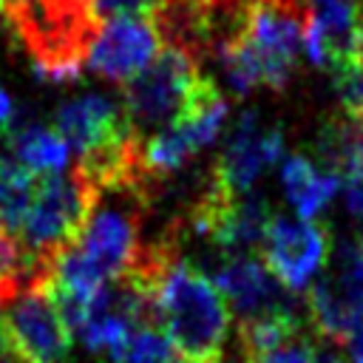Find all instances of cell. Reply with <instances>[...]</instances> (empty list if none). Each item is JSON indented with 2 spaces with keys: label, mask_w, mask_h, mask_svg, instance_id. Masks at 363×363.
Masks as SVG:
<instances>
[{
  "label": "cell",
  "mask_w": 363,
  "mask_h": 363,
  "mask_svg": "<svg viewBox=\"0 0 363 363\" xmlns=\"http://www.w3.org/2000/svg\"><path fill=\"white\" fill-rule=\"evenodd\" d=\"M128 275L153 298L156 326L184 363H224L230 337L227 301L201 269L182 258L176 230L142 247Z\"/></svg>",
  "instance_id": "cell-1"
},
{
  "label": "cell",
  "mask_w": 363,
  "mask_h": 363,
  "mask_svg": "<svg viewBox=\"0 0 363 363\" xmlns=\"http://www.w3.org/2000/svg\"><path fill=\"white\" fill-rule=\"evenodd\" d=\"M0 11L40 79H79L102 26L94 0H3Z\"/></svg>",
  "instance_id": "cell-2"
},
{
  "label": "cell",
  "mask_w": 363,
  "mask_h": 363,
  "mask_svg": "<svg viewBox=\"0 0 363 363\" xmlns=\"http://www.w3.org/2000/svg\"><path fill=\"white\" fill-rule=\"evenodd\" d=\"M303 0H252L244 34L218 57L224 79L235 96L255 88L284 91L303 51Z\"/></svg>",
  "instance_id": "cell-3"
},
{
  "label": "cell",
  "mask_w": 363,
  "mask_h": 363,
  "mask_svg": "<svg viewBox=\"0 0 363 363\" xmlns=\"http://www.w3.org/2000/svg\"><path fill=\"white\" fill-rule=\"evenodd\" d=\"M201 65L204 62L184 48L164 45L139 77L122 85L119 105L139 139H150L184 113L196 88L207 77Z\"/></svg>",
  "instance_id": "cell-4"
},
{
  "label": "cell",
  "mask_w": 363,
  "mask_h": 363,
  "mask_svg": "<svg viewBox=\"0 0 363 363\" xmlns=\"http://www.w3.org/2000/svg\"><path fill=\"white\" fill-rule=\"evenodd\" d=\"M99 204V193L71 167L40 179L37 196L20 224V238L43 261H54L88 224Z\"/></svg>",
  "instance_id": "cell-5"
},
{
  "label": "cell",
  "mask_w": 363,
  "mask_h": 363,
  "mask_svg": "<svg viewBox=\"0 0 363 363\" xmlns=\"http://www.w3.org/2000/svg\"><path fill=\"white\" fill-rule=\"evenodd\" d=\"M227 113H230L227 96L218 91V85L210 77H204L184 113L164 130L153 133L150 139H142V162L147 176L162 184L170 173L182 170L199 150L216 142V136L227 122Z\"/></svg>",
  "instance_id": "cell-6"
},
{
  "label": "cell",
  "mask_w": 363,
  "mask_h": 363,
  "mask_svg": "<svg viewBox=\"0 0 363 363\" xmlns=\"http://www.w3.org/2000/svg\"><path fill=\"white\" fill-rule=\"evenodd\" d=\"M0 332L28 363H65L71 329L45 286H31L0 309Z\"/></svg>",
  "instance_id": "cell-7"
},
{
  "label": "cell",
  "mask_w": 363,
  "mask_h": 363,
  "mask_svg": "<svg viewBox=\"0 0 363 363\" xmlns=\"http://www.w3.org/2000/svg\"><path fill=\"white\" fill-rule=\"evenodd\" d=\"M261 252L267 269L298 295L306 292L329 264V233L318 221L272 216Z\"/></svg>",
  "instance_id": "cell-8"
},
{
  "label": "cell",
  "mask_w": 363,
  "mask_h": 363,
  "mask_svg": "<svg viewBox=\"0 0 363 363\" xmlns=\"http://www.w3.org/2000/svg\"><path fill=\"white\" fill-rule=\"evenodd\" d=\"M284 156V128L264 119L258 111L238 116L227 147L213 164V176L233 193L244 196Z\"/></svg>",
  "instance_id": "cell-9"
},
{
  "label": "cell",
  "mask_w": 363,
  "mask_h": 363,
  "mask_svg": "<svg viewBox=\"0 0 363 363\" xmlns=\"http://www.w3.org/2000/svg\"><path fill=\"white\" fill-rule=\"evenodd\" d=\"M303 51L318 68H346L363 60L360 0H303Z\"/></svg>",
  "instance_id": "cell-10"
},
{
  "label": "cell",
  "mask_w": 363,
  "mask_h": 363,
  "mask_svg": "<svg viewBox=\"0 0 363 363\" xmlns=\"http://www.w3.org/2000/svg\"><path fill=\"white\" fill-rule=\"evenodd\" d=\"M159 43L162 37L150 17H108L91 45L88 65L99 77L125 85L156 60Z\"/></svg>",
  "instance_id": "cell-11"
},
{
  "label": "cell",
  "mask_w": 363,
  "mask_h": 363,
  "mask_svg": "<svg viewBox=\"0 0 363 363\" xmlns=\"http://www.w3.org/2000/svg\"><path fill=\"white\" fill-rule=\"evenodd\" d=\"M213 284L230 301L238 320H255L267 315H284V312H301L295 292H289L264 261L255 255H238L218 267Z\"/></svg>",
  "instance_id": "cell-12"
},
{
  "label": "cell",
  "mask_w": 363,
  "mask_h": 363,
  "mask_svg": "<svg viewBox=\"0 0 363 363\" xmlns=\"http://www.w3.org/2000/svg\"><path fill=\"white\" fill-rule=\"evenodd\" d=\"M54 128L77 153H88L130 130L122 105L99 94H85L62 102L54 113Z\"/></svg>",
  "instance_id": "cell-13"
},
{
  "label": "cell",
  "mask_w": 363,
  "mask_h": 363,
  "mask_svg": "<svg viewBox=\"0 0 363 363\" xmlns=\"http://www.w3.org/2000/svg\"><path fill=\"white\" fill-rule=\"evenodd\" d=\"M281 184H284V196L295 207L298 218L312 221L335 199V193L340 187V176L329 173V170H318L312 164V159L292 153L281 164Z\"/></svg>",
  "instance_id": "cell-14"
},
{
  "label": "cell",
  "mask_w": 363,
  "mask_h": 363,
  "mask_svg": "<svg viewBox=\"0 0 363 363\" xmlns=\"http://www.w3.org/2000/svg\"><path fill=\"white\" fill-rule=\"evenodd\" d=\"M9 147L14 153L11 159H17L23 167H28L37 176L62 173L71 153L68 142L57 133V128H48V125H23L11 130Z\"/></svg>",
  "instance_id": "cell-15"
},
{
  "label": "cell",
  "mask_w": 363,
  "mask_h": 363,
  "mask_svg": "<svg viewBox=\"0 0 363 363\" xmlns=\"http://www.w3.org/2000/svg\"><path fill=\"white\" fill-rule=\"evenodd\" d=\"M37 173L23 167L17 159L0 156V227L17 233L40 187Z\"/></svg>",
  "instance_id": "cell-16"
},
{
  "label": "cell",
  "mask_w": 363,
  "mask_h": 363,
  "mask_svg": "<svg viewBox=\"0 0 363 363\" xmlns=\"http://www.w3.org/2000/svg\"><path fill=\"white\" fill-rule=\"evenodd\" d=\"M108 363H184V360L159 326H139L116 349L108 352Z\"/></svg>",
  "instance_id": "cell-17"
},
{
  "label": "cell",
  "mask_w": 363,
  "mask_h": 363,
  "mask_svg": "<svg viewBox=\"0 0 363 363\" xmlns=\"http://www.w3.org/2000/svg\"><path fill=\"white\" fill-rule=\"evenodd\" d=\"M340 184H343L346 210L360 221V230H363V125H357L349 153L340 164ZM360 238H363V233H360Z\"/></svg>",
  "instance_id": "cell-18"
},
{
  "label": "cell",
  "mask_w": 363,
  "mask_h": 363,
  "mask_svg": "<svg viewBox=\"0 0 363 363\" xmlns=\"http://www.w3.org/2000/svg\"><path fill=\"white\" fill-rule=\"evenodd\" d=\"M332 85H335V96L340 102L343 116L363 125V60L332 71Z\"/></svg>",
  "instance_id": "cell-19"
},
{
  "label": "cell",
  "mask_w": 363,
  "mask_h": 363,
  "mask_svg": "<svg viewBox=\"0 0 363 363\" xmlns=\"http://www.w3.org/2000/svg\"><path fill=\"white\" fill-rule=\"evenodd\" d=\"M315 360H318V349L312 346V340L303 335H295L292 340H286L264 354L247 357L244 363H315Z\"/></svg>",
  "instance_id": "cell-20"
},
{
  "label": "cell",
  "mask_w": 363,
  "mask_h": 363,
  "mask_svg": "<svg viewBox=\"0 0 363 363\" xmlns=\"http://www.w3.org/2000/svg\"><path fill=\"white\" fill-rule=\"evenodd\" d=\"M162 0H94L99 20L108 17H150Z\"/></svg>",
  "instance_id": "cell-21"
},
{
  "label": "cell",
  "mask_w": 363,
  "mask_h": 363,
  "mask_svg": "<svg viewBox=\"0 0 363 363\" xmlns=\"http://www.w3.org/2000/svg\"><path fill=\"white\" fill-rule=\"evenodd\" d=\"M11 116H14V105H11V96L0 88V130H6L9 133V128H11Z\"/></svg>",
  "instance_id": "cell-22"
},
{
  "label": "cell",
  "mask_w": 363,
  "mask_h": 363,
  "mask_svg": "<svg viewBox=\"0 0 363 363\" xmlns=\"http://www.w3.org/2000/svg\"><path fill=\"white\" fill-rule=\"evenodd\" d=\"M315 363H346V360H343V357H340L337 352H320Z\"/></svg>",
  "instance_id": "cell-23"
},
{
  "label": "cell",
  "mask_w": 363,
  "mask_h": 363,
  "mask_svg": "<svg viewBox=\"0 0 363 363\" xmlns=\"http://www.w3.org/2000/svg\"><path fill=\"white\" fill-rule=\"evenodd\" d=\"M360 23H363V0H360Z\"/></svg>",
  "instance_id": "cell-24"
}]
</instances>
